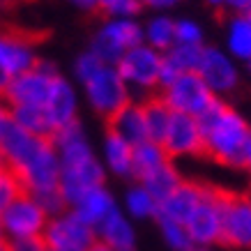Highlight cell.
I'll use <instances>...</instances> for the list:
<instances>
[{
  "mask_svg": "<svg viewBox=\"0 0 251 251\" xmlns=\"http://www.w3.org/2000/svg\"><path fill=\"white\" fill-rule=\"evenodd\" d=\"M228 46L237 58L251 60V21L247 14L233 16L228 28Z\"/></svg>",
  "mask_w": 251,
  "mask_h": 251,
  "instance_id": "24",
  "label": "cell"
},
{
  "mask_svg": "<svg viewBox=\"0 0 251 251\" xmlns=\"http://www.w3.org/2000/svg\"><path fill=\"white\" fill-rule=\"evenodd\" d=\"M164 150L171 159L180 154H191V157L203 159V134L194 115L173 113L166 138H164Z\"/></svg>",
  "mask_w": 251,
  "mask_h": 251,
  "instance_id": "12",
  "label": "cell"
},
{
  "mask_svg": "<svg viewBox=\"0 0 251 251\" xmlns=\"http://www.w3.org/2000/svg\"><path fill=\"white\" fill-rule=\"evenodd\" d=\"M138 106L143 111V120H145V134H148V141H152L157 145H164V138H166L168 125H171V118H173V111L166 104V99L161 95V90H152L148 92Z\"/></svg>",
  "mask_w": 251,
  "mask_h": 251,
  "instance_id": "16",
  "label": "cell"
},
{
  "mask_svg": "<svg viewBox=\"0 0 251 251\" xmlns=\"http://www.w3.org/2000/svg\"><path fill=\"white\" fill-rule=\"evenodd\" d=\"M101 67H104V62L99 60V58L92 53V51H88V53H83L81 58H78V62H76V76L85 83V81L95 76V74H97Z\"/></svg>",
  "mask_w": 251,
  "mask_h": 251,
  "instance_id": "32",
  "label": "cell"
},
{
  "mask_svg": "<svg viewBox=\"0 0 251 251\" xmlns=\"http://www.w3.org/2000/svg\"><path fill=\"white\" fill-rule=\"evenodd\" d=\"M242 168L251 173V136H249V141H247V150H244V166Z\"/></svg>",
  "mask_w": 251,
  "mask_h": 251,
  "instance_id": "37",
  "label": "cell"
},
{
  "mask_svg": "<svg viewBox=\"0 0 251 251\" xmlns=\"http://www.w3.org/2000/svg\"><path fill=\"white\" fill-rule=\"evenodd\" d=\"M9 81H12V76H9L7 72H5V69L0 67V99H2V95H5V90H7Z\"/></svg>",
  "mask_w": 251,
  "mask_h": 251,
  "instance_id": "36",
  "label": "cell"
},
{
  "mask_svg": "<svg viewBox=\"0 0 251 251\" xmlns=\"http://www.w3.org/2000/svg\"><path fill=\"white\" fill-rule=\"evenodd\" d=\"M207 2H210L214 9H224V7H226V0H207Z\"/></svg>",
  "mask_w": 251,
  "mask_h": 251,
  "instance_id": "41",
  "label": "cell"
},
{
  "mask_svg": "<svg viewBox=\"0 0 251 251\" xmlns=\"http://www.w3.org/2000/svg\"><path fill=\"white\" fill-rule=\"evenodd\" d=\"M104 125H106V134H115L122 141H127L129 145H138V143H143V141H148L143 111L138 106V101H131L129 99L118 113L106 118Z\"/></svg>",
  "mask_w": 251,
  "mask_h": 251,
  "instance_id": "15",
  "label": "cell"
},
{
  "mask_svg": "<svg viewBox=\"0 0 251 251\" xmlns=\"http://www.w3.org/2000/svg\"><path fill=\"white\" fill-rule=\"evenodd\" d=\"M46 113H49V120L55 129H60L65 125L76 120V99H74V90L72 85L65 81V78H55L53 85H51V92H49V99H46Z\"/></svg>",
  "mask_w": 251,
  "mask_h": 251,
  "instance_id": "17",
  "label": "cell"
},
{
  "mask_svg": "<svg viewBox=\"0 0 251 251\" xmlns=\"http://www.w3.org/2000/svg\"><path fill=\"white\" fill-rule=\"evenodd\" d=\"M21 194H25L21 187V180L16 177V173L12 168H7L0 161V217Z\"/></svg>",
  "mask_w": 251,
  "mask_h": 251,
  "instance_id": "27",
  "label": "cell"
},
{
  "mask_svg": "<svg viewBox=\"0 0 251 251\" xmlns=\"http://www.w3.org/2000/svg\"><path fill=\"white\" fill-rule=\"evenodd\" d=\"M247 19H249V21H251V12H249V14H247Z\"/></svg>",
  "mask_w": 251,
  "mask_h": 251,
  "instance_id": "44",
  "label": "cell"
},
{
  "mask_svg": "<svg viewBox=\"0 0 251 251\" xmlns=\"http://www.w3.org/2000/svg\"><path fill=\"white\" fill-rule=\"evenodd\" d=\"M175 2H180V0H141V5H145V7H154V9L173 7Z\"/></svg>",
  "mask_w": 251,
  "mask_h": 251,
  "instance_id": "34",
  "label": "cell"
},
{
  "mask_svg": "<svg viewBox=\"0 0 251 251\" xmlns=\"http://www.w3.org/2000/svg\"><path fill=\"white\" fill-rule=\"evenodd\" d=\"M88 251H113V249H111L108 244H104V242H99V240H97V242L92 244V247H90Z\"/></svg>",
  "mask_w": 251,
  "mask_h": 251,
  "instance_id": "40",
  "label": "cell"
},
{
  "mask_svg": "<svg viewBox=\"0 0 251 251\" xmlns=\"http://www.w3.org/2000/svg\"><path fill=\"white\" fill-rule=\"evenodd\" d=\"M166 104L173 113H187L196 118L203 108L210 104L214 92L205 85V81L198 76V72H184L175 78L171 85L161 90Z\"/></svg>",
  "mask_w": 251,
  "mask_h": 251,
  "instance_id": "9",
  "label": "cell"
},
{
  "mask_svg": "<svg viewBox=\"0 0 251 251\" xmlns=\"http://www.w3.org/2000/svg\"><path fill=\"white\" fill-rule=\"evenodd\" d=\"M7 118H9V108H7V104L0 99V127H2V122L7 120Z\"/></svg>",
  "mask_w": 251,
  "mask_h": 251,
  "instance_id": "39",
  "label": "cell"
},
{
  "mask_svg": "<svg viewBox=\"0 0 251 251\" xmlns=\"http://www.w3.org/2000/svg\"><path fill=\"white\" fill-rule=\"evenodd\" d=\"M72 2L83 9H97V0H72Z\"/></svg>",
  "mask_w": 251,
  "mask_h": 251,
  "instance_id": "38",
  "label": "cell"
},
{
  "mask_svg": "<svg viewBox=\"0 0 251 251\" xmlns=\"http://www.w3.org/2000/svg\"><path fill=\"white\" fill-rule=\"evenodd\" d=\"M161 60L164 55L154 51L152 46H134L118 62V74L125 83H134L138 88H145L152 92L159 88V74H161Z\"/></svg>",
  "mask_w": 251,
  "mask_h": 251,
  "instance_id": "8",
  "label": "cell"
},
{
  "mask_svg": "<svg viewBox=\"0 0 251 251\" xmlns=\"http://www.w3.org/2000/svg\"><path fill=\"white\" fill-rule=\"evenodd\" d=\"M58 78V72L51 62L37 60L35 67L25 74H19L9 81L2 101L9 106H44L51 85Z\"/></svg>",
  "mask_w": 251,
  "mask_h": 251,
  "instance_id": "3",
  "label": "cell"
},
{
  "mask_svg": "<svg viewBox=\"0 0 251 251\" xmlns=\"http://www.w3.org/2000/svg\"><path fill=\"white\" fill-rule=\"evenodd\" d=\"M191 251H198V249H191ZM201 251H203V249H201Z\"/></svg>",
  "mask_w": 251,
  "mask_h": 251,
  "instance_id": "46",
  "label": "cell"
},
{
  "mask_svg": "<svg viewBox=\"0 0 251 251\" xmlns=\"http://www.w3.org/2000/svg\"><path fill=\"white\" fill-rule=\"evenodd\" d=\"M49 251H83V249H49Z\"/></svg>",
  "mask_w": 251,
  "mask_h": 251,
  "instance_id": "43",
  "label": "cell"
},
{
  "mask_svg": "<svg viewBox=\"0 0 251 251\" xmlns=\"http://www.w3.org/2000/svg\"><path fill=\"white\" fill-rule=\"evenodd\" d=\"M203 32L194 21H175V44H201Z\"/></svg>",
  "mask_w": 251,
  "mask_h": 251,
  "instance_id": "30",
  "label": "cell"
},
{
  "mask_svg": "<svg viewBox=\"0 0 251 251\" xmlns=\"http://www.w3.org/2000/svg\"><path fill=\"white\" fill-rule=\"evenodd\" d=\"M226 7L237 14H249L251 12V0H226Z\"/></svg>",
  "mask_w": 251,
  "mask_h": 251,
  "instance_id": "33",
  "label": "cell"
},
{
  "mask_svg": "<svg viewBox=\"0 0 251 251\" xmlns=\"http://www.w3.org/2000/svg\"><path fill=\"white\" fill-rule=\"evenodd\" d=\"M2 230L9 237H35L42 235L49 224V214L32 201L28 194H21L0 217Z\"/></svg>",
  "mask_w": 251,
  "mask_h": 251,
  "instance_id": "10",
  "label": "cell"
},
{
  "mask_svg": "<svg viewBox=\"0 0 251 251\" xmlns=\"http://www.w3.org/2000/svg\"><path fill=\"white\" fill-rule=\"evenodd\" d=\"M182 180L184 177L175 171L173 164H166V166H161L159 171H154L152 175H148L143 182H141V187H143V189L154 198V203L159 205L161 201H166V198L180 187Z\"/></svg>",
  "mask_w": 251,
  "mask_h": 251,
  "instance_id": "22",
  "label": "cell"
},
{
  "mask_svg": "<svg viewBox=\"0 0 251 251\" xmlns=\"http://www.w3.org/2000/svg\"><path fill=\"white\" fill-rule=\"evenodd\" d=\"M85 92H88V99H90L92 108L104 120L111 118L113 113H118L129 101L127 83L122 81L118 69L111 67V65H104L95 76L85 81Z\"/></svg>",
  "mask_w": 251,
  "mask_h": 251,
  "instance_id": "6",
  "label": "cell"
},
{
  "mask_svg": "<svg viewBox=\"0 0 251 251\" xmlns=\"http://www.w3.org/2000/svg\"><path fill=\"white\" fill-rule=\"evenodd\" d=\"M7 251H49L44 235H35V237H12L5 240Z\"/></svg>",
  "mask_w": 251,
  "mask_h": 251,
  "instance_id": "31",
  "label": "cell"
},
{
  "mask_svg": "<svg viewBox=\"0 0 251 251\" xmlns=\"http://www.w3.org/2000/svg\"><path fill=\"white\" fill-rule=\"evenodd\" d=\"M44 240L49 249H83L88 251L97 242V233L92 226L81 221L74 212L49 221L44 228Z\"/></svg>",
  "mask_w": 251,
  "mask_h": 251,
  "instance_id": "11",
  "label": "cell"
},
{
  "mask_svg": "<svg viewBox=\"0 0 251 251\" xmlns=\"http://www.w3.org/2000/svg\"><path fill=\"white\" fill-rule=\"evenodd\" d=\"M141 39H143V30L138 23H134L131 19H113L97 32L92 42V53L104 65H118L129 49L141 46Z\"/></svg>",
  "mask_w": 251,
  "mask_h": 251,
  "instance_id": "4",
  "label": "cell"
},
{
  "mask_svg": "<svg viewBox=\"0 0 251 251\" xmlns=\"http://www.w3.org/2000/svg\"><path fill=\"white\" fill-rule=\"evenodd\" d=\"M198 76L205 81V85L212 92H228L237 85V72L233 62L217 49H203L201 65H198Z\"/></svg>",
  "mask_w": 251,
  "mask_h": 251,
  "instance_id": "14",
  "label": "cell"
},
{
  "mask_svg": "<svg viewBox=\"0 0 251 251\" xmlns=\"http://www.w3.org/2000/svg\"><path fill=\"white\" fill-rule=\"evenodd\" d=\"M111 210H113V198H111V194H108L104 187H97V189H90L78 201L74 214H76L81 221H85L88 226L95 228Z\"/></svg>",
  "mask_w": 251,
  "mask_h": 251,
  "instance_id": "21",
  "label": "cell"
},
{
  "mask_svg": "<svg viewBox=\"0 0 251 251\" xmlns=\"http://www.w3.org/2000/svg\"><path fill=\"white\" fill-rule=\"evenodd\" d=\"M127 205H129V212L134 214V217H150V214H157V203H154V198L150 196L143 187H136V189L129 191Z\"/></svg>",
  "mask_w": 251,
  "mask_h": 251,
  "instance_id": "29",
  "label": "cell"
},
{
  "mask_svg": "<svg viewBox=\"0 0 251 251\" xmlns=\"http://www.w3.org/2000/svg\"><path fill=\"white\" fill-rule=\"evenodd\" d=\"M203 198V182L196 180H182L180 187L157 205V217L159 219H168L175 224H187V219L191 217V212L196 210V205Z\"/></svg>",
  "mask_w": 251,
  "mask_h": 251,
  "instance_id": "13",
  "label": "cell"
},
{
  "mask_svg": "<svg viewBox=\"0 0 251 251\" xmlns=\"http://www.w3.org/2000/svg\"><path fill=\"white\" fill-rule=\"evenodd\" d=\"M159 226H161V233L166 237V242L177 251H191L194 249V242H191L189 233L184 228L182 224H175V221H168V219H159Z\"/></svg>",
  "mask_w": 251,
  "mask_h": 251,
  "instance_id": "28",
  "label": "cell"
},
{
  "mask_svg": "<svg viewBox=\"0 0 251 251\" xmlns=\"http://www.w3.org/2000/svg\"><path fill=\"white\" fill-rule=\"evenodd\" d=\"M9 118L23 131H28L37 138L51 141L55 134V127L49 120V113H46L44 106H9Z\"/></svg>",
  "mask_w": 251,
  "mask_h": 251,
  "instance_id": "20",
  "label": "cell"
},
{
  "mask_svg": "<svg viewBox=\"0 0 251 251\" xmlns=\"http://www.w3.org/2000/svg\"><path fill=\"white\" fill-rule=\"evenodd\" d=\"M120 2L122 0H97V9L104 12V14H108V12H111L115 5H120Z\"/></svg>",
  "mask_w": 251,
  "mask_h": 251,
  "instance_id": "35",
  "label": "cell"
},
{
  "mask_svg": "<svg viewBox=\"0 0 251 251\" xmlns=\"http://www.w3.org/2000/svg\"><path fill=\"white\" fill-rule=\"evenodd\" d=\"M173 159L168 157L164 145H157L152 141H143V143L134 145V152H131V177L143 182L148 175H152L154 171H159L161 166H166Z\"/></svg>",
  "mask_w": 251,
  "mask_h": 251,
  "instance_id": "19",
  "label": "cell"
},
{
  "mask_svg": "<svg viewBox=\"0 0 251 251\" xmlns=\"http://www.w3.org/2000/svg\"><path fill=\"white\" fill-rule=\"evenodd\" d=\"M249 136L251 129L247 120L228 106V111L217 120V125H212L203 134V159L221 166L242 168Z\"/></svg>",
  "mask_w": 251,
  "mask_h": 251,
  "instance_id": "1",
  "label": "cell"
},
{
  "mask_svg": "<svg viewBox=\"0 0 251 251\" xmlns=\"http://www.w3.org/2000/svg\"><path fill=\"white\" fill-rule=\"evenodd\" d=\"M145 37L154 51H171L175 44V21H171L168 16H157L148 23Z\"/></svg>",
  "mask_w": 251,
  "mask_h": 251,
  "instance_id": "26",
  "label": "cell"
},
{
  "mask_svg": "<svg viewBox=\"0 0 251 251\" xmlns=\"http://www.w3.org/2000/svg\"><path fill=\"white\" fill-rule=\"evenodd\" d=\"M44 32L19 30V28H0V67L14 78L35 67V44H39Z\"/></svg>",
  "mask_w": 251,
  "mask_h": 251,
  "instance_id": "5",
  "label": "cell"
},
{
  "mask_svg": "<svg viewBox=\"0 0 251 251\" xmlns=\"http://www.w3.org/2000/svg\"><path fill=\"white\" fill-rule=\"evenodd\" d=\"M249 72H251V60H249Z\"/></svg>",
  "mask_w": 251,
  "mask_h": 251,
  "instance_id": "45",
  "label": "cell"
},
{
  "mask_svg": "<svg viewBox=\"0 0 251 251\" xmlns=\"http://www.w3.org/2000/svg\"><path fill=\"white\" fill-rule=\"evenodd\" d=\"M221 187L217 184L203 182V198L196 205V210L191 212L187 219L184 228L189 233L194 244H219L221 235V210H219V198H221Z\"/></svg>",
  "mask_w": 251,
  "mask_h": 251,
  "instance_id": "7",
  "label": "cell"
},
{
  "mask_svg": "<svg viewBox=\"0 0 251 251\" xmlns=\"http://www.w3.org/2000/svg\"><path fill=\"white\" fill-rule=\"evenodd\" d=\"M0 242H5V230H2V224H0Z\"/></svg>",
  "mask_w": 251,
  "mask_h": 251,
  "instance_id": "42",
  "label": "cell"
},
{
  "mask_svg": "<svg viewBox=\"0 0 251 251\" xmlns=\"http://www.w3.org/2000/svg\"><path fill=\"white\" fill-rule=\"evenodd\" d=\"M127 251H131V249H127Z\"/></svg>",
  "mask_w": 251,
  "mask_h": 251,
  "instance_id": "47",
  "label": "cell"
},
{
  "mask_svg": "<svg viewBox=\"0 0 251 251\" xmlns=\"http://www.w3.org/2000/svg\"><path fill=\"white\" fill-rule=\"evenodd\" d=\"M131 152H134V145L122 141L115 134H106V159L108 166L118 175H131Z\"/></svg>",
  "mask_w": 251,
  "mask_h": 251,
  "instance_id": "25",
  "label": "cell"
},
{
  "mask_svg": "<svg viewBox=\"0 0 251 251\" xmlns=\"http://www.w3.org/2000/svg\"><path fill=\"white\" fill-rule=\"evenodd\" d=\"M95 233H97L99 242L108 244L113 251H127L134 247V233H131V226L127 224V219L122 217L118 210H111V212L99 221L95 226Z\"/></svg>",
  "mask_w": 251,
  "mask_h": 251,
  "instance_id": "18",
  "label": "cell"
},
{
  "mask_svg": "<svg viewBox=\"0 0 251 251\" xmlns=\"http://www.w3.org/2000/svg\"><path fill=\"white\" fill-rule=\"evenodd\" d=\"M219 244L228 249H251V194L224 189L219 198Z\"/></svg>",
  "mask_w": 251,
  "mask_h": 251,
  "instance_id": "2",
  "label": "cell"
},
{
  "mask_svg": "<svg viewBox=\"0 0 251 251\" xmlns=\"http://www.w3.org/2000/svg\"><path fill=\"white\" fill-rule=\"evenodd\" d=\"M201 55H203V46L201 44H173V49L164 53V60L177 74H184V72H198Z\"/></svg>",
  "mask_w": 251,
  "mask_h": 251,
  "instance_id": "23",
  "label": "cell"
}]
</instances>
